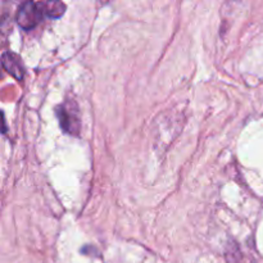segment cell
I'll return each mask as SVG.
<instances>
[{
    "instance_id": "cell-3",
    "label": "cell",
    "mask_w": 263,
    "mask_h": 263,
    "mask_svg": "<svg viewBox=\"0 0 263 263\" xmlns=\"http://www.w3.org/2000/svg\"><path fill=\"white\" fill-rule=\"evenodd\" d=\"M2 63L8 73L12 74L14 79L22 81L23 76H25V68H23L22 61L17 54L12 53V51H4L2 55Z\"/></svg>"
},
{
    "instance_id": "cell-2",
    "label": "cell",
    "mask_w": 263,
    "mask_h": 263,
    "mask_svg": "<svg viewBox=\"0 0 263 263\" xmlns=\"http://www.w3.org/2000/svg\"><path fill=\"white\" fill-rule=\"evenodd\" d=\"M44 15L41 2H25L18 7L15 21L23 30H32L43 21Z\"/></svg>"
},
{
    "instance_id": "cell-1",
    "label": "cell",
    "mask_w": 263,
    "mask_h": 263,
    "mask_svg": "<svg viewBox=\"0 0 263 263\" xmlns=\"http://www.w3.org/2000/svg\"><path fill=\"white\" fill-rule=\"evenodd\" d=\"M57 117H58L61 127L69 135L77 136L81 130V121H80L79 109L74 102H66L55 108Z\"/></svg>"
},
{
    "instance_id": "cell-4",
    "label": "cell",
    "mask_w": 263,
    "mask_h": 263,
    "mask_svg": "<svg viewBox=\"0 0 263 263\" xmlns=\"http://www.w3.org/2000/svg\"><path fill=\"white\" fill-rule=\"evenodd\" d=\"M44 14L50 18H59L66 10V5L62 2H41Z\"/></svg>"
}]
</instances>
